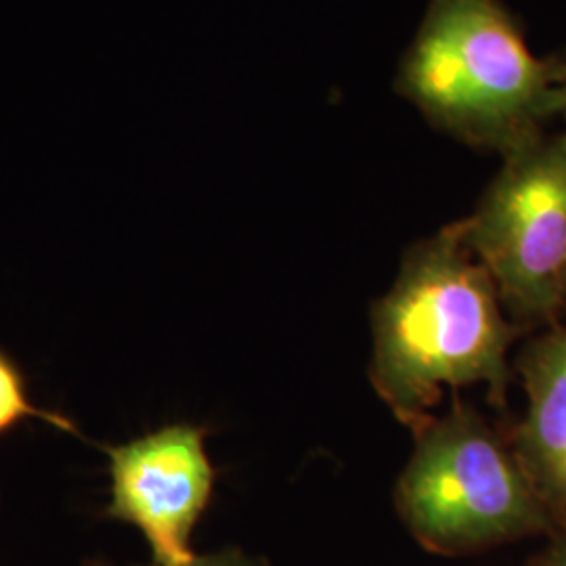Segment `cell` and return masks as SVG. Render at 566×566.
<instances>
[{
  "label": "cell",
  "mask_w": 566,
  "mask_h": 566,
  "mask_svg": "<svg viewBox=\"0 0 566 566\" xmlns=\"http://www.w3.org/2000/svg\"><path fill=\"white\" fill-rule=\"evenodd\" d=\"M514 327L497 285L465 242L464 221L413 243L371 306L369 380L392 416L416 430L446 390L483 385L500 405Z\"/></svg>",
  "instance_id": "obj_1"
},
{
  "label": "cell",
  "mask_w": 566,
  "mask_h": 566,
  "mask_svg": "<svg viewBox=\"0 0 566 566\" xmlns=\"http://www.w3.org/2000/svg\"><path fill=\"white\" fill-rule=\"evenodd\" d=\"M397 88L441 133L502 158L566 116V63L537 57L500 0H430Z\"/></svg>",
  "instance_id": "obj_2"
},
{
  "label": "cell",
  "mask_w": 566,
  "mask_h": 566,
  "mask_svg": "<svg viewBox=\"0 0 566 566\" xmlns=\"http://www.w3.org/2000/svg\"><path fill=\"white\" fill-rule=\"evenodd\" d=\"M416 447L395 489L407 531L430 552L460 556L546 525V502L516 449L472 407L413 430Z\"/></svg>",
  "instance_id": "obj_3"
},
{
  "label": "cell",
  "mask_w": 566,
  "mask_h": 566,
  "mask_svg": "<svg viewBox=\"0 0 566 566\" xmlns=\"http://www.w3.org/2000/svg\"><path fill=\"white\" fill-rule=\"evenodd\" d=\"M465 242L521 322H549L566 306V130L504 156Z\"/></svg>",
  "instance_id": "obj_4"
},
{
  "label": "cell",
  "mask_w": 566,
  "mask_h": 566,
  "mask_svg": "<svg viewBox=\"0 0 566 566\" xmlns=\"http://www.w3.org/2000/svg\"><path fill=\"white\" fill-rule=\"evenodd\" d=\"M112 500L105 516L137 526L154 566L189 565L198 554L191 535L214 486L206 432L164 426L126 446L107 449Z\"/></svg>",
  "instance_id": "obj_5"
},
{
  "label": "cell",
  "mask_w": 566,
  "mask_h": 566,
  "mask_svg": "<svg viewBox=\"0 0 566 566\" xmlns=\"http://www.w3.org/2000/svg\"><path fill=\"white\" fill-rule=\"evenodd\" d=\"M526 413L514 449L535 485L566 453V329L556 327L526 346L518 359Z\"/></svg>",
  "instance_id": "obj_6"
},
{
  "label": "cell",
  "mask_w": 566,
  "mask_h": 566,
  "mask_svg": "<svg viewBox=\"0 0 566 566\" xmlns=\"http://www.w3.org/2000/svg\"><path fill=\"white\" fill-rule=\"evenodd\" d=\"M25 418H39L42 422L55 426L63 432L81 434L78 428L72 424V420L32 403L18 365L0 350V434L21 424V420Z\"/></svg>",
  "instance_id": "obj_7"
},
{
  "label": "cell",
  "mask_w": 566,
  "mask_h": 566,
  "mask_svg": "<svg viewBox=\"0 0 566 566\" xmlns=\"http://www.w3.org/2000/svg\"><path fill=\"white\" fill-rule=\"evenodd\" d=\"M537 489L546 502V506L558 507L566 504V453L565 458L549 468L537 481Z\"/></svg>",
  "instance_id": "obj_8"
},
{
  "label": "cell",
  "mask_w": 566,
  "mask_h": 566,
  "mask_svg": "<svg viewBox=\"0 0 566 566\" xmlns=\"http://www.w3.org/2000/svg\"><path fill=\"white\" fill-rule=\"evenodd\" d=\"M154 566V565H151ZM185 566H264L261 560L243 554L240 549H221L214 554H203L196 556L189 565Z\"/></svg>",
  "instance_id": "obj_9"
},
{
  "label": "cell",
  "mask_w": 566,
  "mask_h": 566,
  "mask_svg": "<svg viewBox=\"0 0 566 566\" xmlns=\"http://www.w3.org/2000/svg\"><path fill=\"white\" fill-rule=\"evenodd\" d=\"M544 566H566V546L556 549V552L547 558V563Z\"/></svg>",
  "instance_id": "obj_10"
},
{
  "label": "cell",
  "mask_w": 566,
  "mask_h": 566,
  "mask_svg": "<svg viewBox=\"0 0 566 566\" xmlns=\"http://www.w3.org/2000/svg\"><path fill=\"white\" fill-rule=\"evenodd\" d=\"M565 120H566V116H565Z\"/></svg>",
  "instance_id": "obj_11"
}]
</instances>
